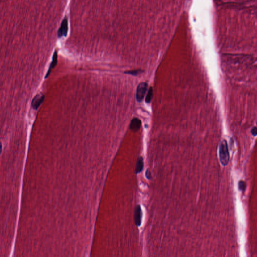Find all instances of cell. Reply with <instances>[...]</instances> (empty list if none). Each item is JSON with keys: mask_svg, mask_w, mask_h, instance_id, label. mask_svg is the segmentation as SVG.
<instances>
[{"mask_svg": "<svg viewBox=\"0 0 257 257\" xmlns=\"http://www.w3.org/2000/svg\"><path fill=\"white\" fill-rule=\"evenodd\" d=\"M219 156L221 164L223 166H226L230 161V154L228 143L225 140H223L220 143Z\"/></svg>", "mask_w": 257, "mask_h": 257, "instance_id": "obj_1", "label": "cell"}, {"mask_svg": "<svg viewBox=\"0 0 257 257\" xmlns=\"http://www.w3.org/2000/svg\"><path fill=\"white\" fill-rule=\"evenodd\" d=\"M148 88V84L146 82H141L138 85L137 88L136 98L138 102H142L146 95Z\"/></svg>", "mask_w": 257, "mask_h": 257, "instance_id": "obj_2", "label": "cell"}, {"mask_svg": "<svg viewBox=\"0 0 257 257\" xmlns=\"http://www.w3.org/2000/svg\"><path fill=\"white\" fill-rule=\"evenodd\" d=\"M45 96L42 94H39L35 95L31 103V107L34 110H37L39 106L44 101Z\"/></svg>", "mask_w": 257, "mask_h": 257, "instance_id": "obj_3", "label": "cell"}, {"mask_svg": "<svg viewBox=\"0 0 257 257\" xmlns=\"http://www.w3.org/2000/svg\"><path fill=\"white\" fill-rule=\"evenodd\" d=\"M68 32V21L67 18L65 17L62 22L61 25L58 31V37L61 38L62 36H67Z\"/></svg>", "mask_w": 257, "mask_h": 257, "instance_id": "obj_4", "label": "cell"}, {"mask_svg": "<svg viewBox=\"0 0 257 257\" xmlns=\"http://www.w3.org/2000/svg\"><path fill=\"white\" fill-rule=\"evenodd\" d=\"M142 211L140 205H137L135 208L134 220L137 226H140L142 223Z\"/></svg>", "mask_w": 257, "mask_h": 257, "instance_id": "obj_5", "label": "cell"}, {"mask_svg": "<svg viewBox=\"0 0 257 257\" xmlns=\"http://www.w3.org/2000/svg\"><path fill=\"white\" fill-rule=\"evenodd\" d=\"M141 126V121L138 118H133L130 123V128L132 131L137 132L140 130Z\"/></svg>", "mask_w": 257, "mask_h": 257, "instance_id": "obj_6", "label": "cell"}, {"mask_svg": "<svg viewBox=\"0 0 257 257\" xmlns=\"http://www.w3.org/2000/svg\"><path fill=\"white\" fill-rule=\"evenodd\" d=\"M57 63V53L56 51H55L54 53L53 57H52V61H51V64L50 65L49 68L48 69V71L46 74L45 77V78H47L48 76H49L50 74H51L52 69L55 67Z\"/></svg>", "mask_w": 257, "mask_h": 257, "instance_id": "obj_7", "label": "cell"}, {"mask_svg": "<svg viewBox=\"0 0 257 257\" xmlns=\"http://www.w3.org/2000/svg\"><path fill=\"white\" fill-rule=\"evenodd\" d=\"M144 168L143 158L141 156L138 157L136 165L135 167L136 173H139L142 171Z\"/></svg>", "mask_w": 257, "mask_h": 257, "instance_id": "obj_8", "label": "cell"}, {"mask_svg": "<svg viewBox=\"0 0 257 257\" xmlns=\"http://www.w3.org/2000/svg\"><path fill=\"white\" fill-rule=\"evenodd\" d=\"M153 94V91L152 88L150 87L148 91L147 94L145 99V102L146 103H149L151 102L152 99Z\"/></svg>", "mask_w": 257, "mask_h": 257, "instance_id": "obj_9", "label": "cell"}, {"mask_svg": "<svg viewBox=\"0 0 257 257\" xmlns=\"http://www.w3.org/2000/svg\"><path fill=\"white\" fill-rule=\"evenodd\" d=\"M143 72V70H141V69H137V70H133L126 71L124 73L130 74V75L137 76V75H139L140 74H142Z\"/></svg>", "mask_w": 257, "mask_h": 257, "instance_id": "obj_10", "label": "cell"}, {"mask_svg": "<svg viewBox=\"0 0 257 257\" xmlns=\"http://www.w3.org/2000/svg\"><path fill=\"white\" fill-rule=\"evenodd\" d=\"M238 189L240 191L244 192L246 189V183L243 180H240L238 183Z\"/></svg>", "mask_w": 257, "mask_h": 257, "instance_id": "obj_11", "label": "cell"}, {"mask_svg": "<svg viewBox=\"0 0 257 257\" xmlns=\"http://www.w3.org/2000/svg\"><path fill=\"white\" fill-rule=\"evenodd\" d=\"M145 175L148 179L150 180L152 179V175L149 169H147L146 170V173H145Z\"/></svg>", "mask_w": 257, "mask_h": 257, "instance_id": "obj_12", "label": "cell"}, {"mask_svg": "<svg viewBox=\"0 0 257 257\" xmlns=\"http://www.w3.org/2000/svg\"><path fill=\"white\" fill-rule=\"evenodd\" d=\"M251 133L254 136H256L257 135V128L256 127H254L253 128H252V130H251Z\"/></svg>", "mask_w": 257, "mask_h": 257, "instance_id": "obj_13", "label": "cell"}, {"mask_svg": "<svg viewBox=\"0 0 257 257\" xmlns=\"http://www.w3.org/2000/svg\"><path fill=\"white\" fill-rule=\"evenodd\" d=\"M2 151V144L1 142H0V154L1 153Z\"/></svg>", "mask_w": 257, "mask_h": 257, "instance_id": "obj_14", "label": "cell"}]
</instances>
